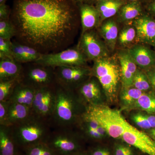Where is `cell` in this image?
<instances>
[{
    "label": "cell",
    "instance_id": "cell-1",
    "mask_svg": "<svg viewBox=\"0 0 155 155\" xmlns=\"http://www.w3.org/2000/svg\"><path fill=\"white\" fill-rule=\"evenodd\" d=\"M79 18L74 0H14L10 20L16 41L48 54L72 44Z\"/></svg>",
    "mask_w": 155,
    "mask_h": 155
},
{
    "label": "cell",
    "instance_id": "cell-2",
    "mask_svg": "<svg viewBox=\"0 0 155 155\" xmlns=\"http://www.w3.org/2000/svg\"><path fill=\"white\" fill-rule=\"evenodd\" d=\"M87 110V107L75 91L57 83L54 108L51 119L53 127H75Z\"/></svg>",
    "mask_w": 155,
    "mask_h": 155
},
{
    "label": "cell",
    "instance_id": "cell-3",
    "mask_svg": "<svg viewBox=\"0 0 155 155\" xmlns=\"http://www.w3.org/2000/svg\"><path fill=\"white\" fill-rule=\"evenodd\" d=\"M11 127L14 141L21 151L33 145L45 143L53 128L49 120L34 114L24 122Z\"/></svg>",
    "mask_w": 155,
    "mask_h": 155
},
{
    "label": "cell",
    "instance_id": "cell-4",
    "mask_svg": "<svg viewBox=\"0 0 155 155\" xmlns=\"http://www.w3.org/2000/svg\"><path fill=\"white\" fill-rule=\"evenodd\" d=\"M91 69V76L98 80L108 100L116 98L121 81V68L118 57H108L95 60Z\"/></svg>",
    "mask_w": 155,
    "mask_h": 155
},
{
    "label": "cell",
    "instance_id": "cell-5",
    "mask_svg": "<svg viewBox=\"0 0 155 155\" xmlns=\"http://www.w3.org/2000/svg\"><path fill=\"white\" fill-rule=\"evenodd\" d=\"M75 127H53L45 143L58 155H68L86 150L85 140Z\"/></svg>",
    "mask_w": 155,
    "mask_h": 155
},
{
    "label": "cell",
    "instance_id": "cell-6",
    "mask_svg": "<svg viewBox=\"0 0 155 155\" xmlns=\"http://www.w3.org/2000/svg\"><path fill=\"white\" fill-rule=\"evenodd\" d=\"M87 112L105 129L109 136L120 139L127 122L120 111L100 105L88 106Z\"/></svg>",
    "mask_w": 155,
    "mask_h": 155
},
{
    "label": "cell",
    "instance_id": "cell-7",
    "mask_svg": "<svg viewBox=\"0 0 155 155\" xmlns=\"http://www.w3.org/2000/svg\"><path fill=\"white\" fill-rule=\"evenodd\" d=\"M23 65L19 82L36 90L57 84L54 69L32 62Z\"/></svg>",
    "mask_w": 155,
    "mask_h": 155
},
{
    "label": "cell",
    "instance_id": "cell-8",
    "mask_svg": "<svg viewBox=\"0 0 155 155\" xmlns=\"http://www.w3.org/2000/svg\"><path fill=\"white\" fill-rule=\"evenodd\" d=\"M87 61L77 46L57 53L42 54L35 63L54 68L67 66H86Z\"/></svg>",
    "mask_w": 155,
    "mask_h": 155
},
{
    "label": "cell",
    "instance_id": "cell-9",
    "mask_svg": "<svg viewBox=\"0 0 155 155\" xmlns=\"http://www.w3.org/2000/svg\"><path fill=\"white\" fill-rule=\"evenodd\" d=\"M54 69L57 83L70 90L75 91L91 76V69L86 66H67Z\"/></svg>",
    "mask_w": 155,
    "mask_h": 155
},
{
    "label": "cell",
    "instance_id": "cell-10",
    "mask_svg": "<svg viewBox=\"0 0 155 155\" xmlns=\"http://www.w3.org/2000/svg\"><path fill=\"white\" fill-rule=\"evenodd\" d=\"M78 47L87 60L94 61L109 56L110 51L105 43L94 29L87 31L81 35Z\"/></svg>",
    "mask_w": 155,
    "mask_h": 155
},
{
    "label": "cell",
    "instance_id": "cell-11",
    "mask_svg": "<svg viewBox=\"0 0 155 155\" xmlns=\"http://www.w3.org/2000/svg\"><path fill=\"white\" fill-rule=\"evenodd\" d=\"M120 140L143 153L155 155V140L148 134L137 130L128 122Z\"/></svg>",
    "mask_w": 155,
    "mask_h": 155
},
{
    "label": "cell",
    "instance_id": "cell-12",
    "mask_svg": "<svg viewBox=\"0 0 155 155\" xmlns=\"http://www.w3.org/2000/svg\"><path fill=\"white\" fill-rule=\"evenodd\" d=\"M102 87L96 78L91 76L81 84L75 91L86 106L103 105Z\"/></svg>",
    "mask_w": 155,
    "mask_h": 155
},
{
    "label": "cell",
    "instance_id": "cell-13",
    "mask_svg": "<svg viewBox=\"0 0 155 155\" xmlns=\"http://www.w3.org/2000/svg\"><path fill=\"white\" fill-rule=\"evenodd\" d=\"M76 127L80 128L79 132L85 141L91 142L93 144L100 143L108 135L105 129L91 116L87 110Z\"/></svg>",
    "mask_w": 155,
    "mask_h": 155
},
{
    "label": "cell",
    "instance_id": "cell-14",
    "mask_svg": "<svg viewBox=\"0 0 155 155\" xmlns=\"http://www.w3.org/2000/svg\"><path fill=\"white\" fill-rule=\"evenodd\" d=\"M136 31V40L155 47V20L147 15H141L133 22Z\"/></svg>",
    "mask_w": 155,
    "mask_h": 155
},
{
    "label": "cell",
    "instance_id": "cell-15",
    "mask_svg": "<svg viewBox=\"0 0 155 155\" xmlns=\"http://www.w3.org/2000/svg\"><path fill=\"white\" fill-rule=\"evenodd\" d=\"M117 57L121 68L122 88L133 86L134 79L137 70V66L128 50H119Z\"/></svg>",
    "mask_w": 155,
    "mask_h": 155
},
{
    "label": "cell",
    "instance_id": "cell-16",
    "mask_svg": "<svg viewBox=\"0 0 155 155\" xmlns=\"http://www.w3.org/2000/svg\"><path fill=\"white\" fill-rule=\"evenodd\" d=\"M77 4L82 28L81 34L99 26L101 24L100 14L95 6L85 3Z\"/></svg>",
    "mask_w": 155,
    "mask_h": 155
},
{
    "label": "cell",
    "instance_id": "cell-17",
    "mask_svg": "<svg viewBox=\"0 0 155 155\" xmlns=\"http://www.w3.org/2000/svg\"><path fill=\"white\" fill-rule=\"evenodd\" d=\"M128 51L137 66L147 70L155 67V51L142 45L133 46Z\"/></svg>",
    "mask_w": 155,
    "mask_h": 155
},
{
    "label": "cell",
    "instance_id": "cell-18",
    "mask_svg": "<svg viewBox=\"0 0 155 155\" xmlns=\"http://www.w3.org/2000/svg\"><path fill=\"white\" fill-rule=\"evenodd\" d=\"M23 68V64L14 59H0V81L18 80L19 81Z\"/></svg>",
    "mask_w": 155,
    "mask_h": 155
},
{
    "label": "cell",
    "instance_id": "cell-19",
    "mask_svg": "<svg viewBox=\"0 0 155 155\" xmlns=\"http://www.w3.org/2000/svg\"><path fill=\"white\" fill-rule=\"evenodd\" d=\"M33 115L32 109L28 106L10 102L7 126H13L24 122Z\"/></svg>",
    "mask_w": 155,
    "mask_h": 155
},
{
    "label": "cell",
    "instance_id": "cell-20",
    "mask_svg": "<svg viewBox=\"0 0 155 155\" xmlns=\"http://www.w3.org/2000/svg\"><path fill=\"white\" fill-rule=\"evenodd\" d=\"M21 152L14 141L11 126L0 125V155H18Z\"/></svg>",
    "mask_w": 155,
    "mask_h": 155
},
{
    "label": "cell",
    "instance_id": "cell-21",
    "mask_svg": "<svg viewBox=\"0 0 155 155\" xmlns=\"http://www.w3.org/2000/svg\"><path fill=\"white\" fill-rule=\"evenodd\" d=\"M100 26L99 32L104 42L110 51H113L118 41V28L116 22L113 19L104 21Z\"/></svg>",
    "mask_w": 155,
    "mask_h": 155
},
{
    "label": "cell",
    "instance_id": "cell-22",
    "mask_svg": "<svg viewBox=\"0 0 155 155\" xmlns=\"http://www.w3.org/2000/svg\"><path fill=\"white\" fill-rule=\"evenodd\" d=\"M36 90L19 82L15 87L9 101L31 108Z\"/></svg>",
    "mask_w": 155,
    "mask_h": 155
},
{
    "label": "cell",
    "instance_id": "cell-23",
    "mask_svg": "<svg viewBox=\"0 0 155 155\" xmlns=\"http://www.w3.org/2000/svg\"><path fill=\"white\" fill-rule=\"evenodd\" d=\"M56 84L48 87L43 103L34 115L51 121L55 103Z\"/></svg>",
    "mask_w": 155,
    "mask_h": 155
},
{
    "label": "cell",
    "instance_id": "cell-24",
    "mask_svg": "<svg viewBox=\"0 0 155 155\" xmlns=\"http://www.w3.org/2000/svg\"><path fill=\"white\" fill-rule=\"evenodd\" d=\"M125 3L123 0H110L97 2L95 7L99 13L101 24L116 15Z\"/></svg>",
    "mask_w": 155,
    "mask_h": 155
},
{
    "label": "cell",
    "instance_id": "cell-25",
    "mask_svg": "<svg viewBox=\"0 0 155 155\" xmlns=\"http://www.w3.org/2000/svg\"><path fill=\"white\" fill-rule=\"evenodd\" d=\"M142 7L139 1L129 2L121 7L119 12V18L121 22L134 20L141 15Z\"/></svg>",
    "mask_w": 155,
    "mask_h": 155
},
{
    "label": "cell",
    "instance_id": "cell-26",
    "mask_svg": "<svg viewBox=\"0 0 155 155\" xmlns=\"http://www.w3.org/2000/svg\"><path fill=\"white\" fill-rule=\"evenodd\" d=\"M132 108L155 114V93L149 91L143 93Z\"/></svg>",
    "mask_w": 155,
    "mask_h": 155
},
{
    "label": "cell",
    "instance_id": "cell-27",
    "mask_svg": "<svg viewBox=\"0 0 155 155\" xmlns=\"http://www.w3.org/2000/svg\"><path fill=\"white\" fill-rule=\"evenodd\" d=\"M143 93L134 87L122 88L120 98L123 106L125 108H132Z\"/></svg>",
    "mask_w": 155,
    "mask_h": 155
},
{
    "label": "cell",
    "instance_id": "cell-28",
    "mask_svg": "<svg viewBox=\"0 0 155 155\" xmlns=\"http://www.w3.org/2000/svg\"><path fill=\"white\" fill-rule=\"evenodd\" d=\"M132 87L143 92L150 91L152 88L145 72L139 69L134 76Z\"/></svg>",
    "mask_w": 155,
    "mask_h": 155
},
{
    "label": "cell",
    "instance_id": "cell-29",
    "mask_svg": "<svg viewBox=\"0 0 155 155\" xmlns=\"http://www.w3.org/2000/svg\"><path fill=\"white\" fill-rule=\"evenodd\" d=\"M22 152L24 155H58L44 143L28 147Z\"/></svg>",
    "mask_w": 155,
    "mask_h": 155
},
{
    "label": "cell",
    "instance_id": "cell-30",
    "mask_svg": "<svg viewBox=\"0 0 155 155\" xmlns=\"http://www.w3.org/2000/svg\"><path fill=\"white\" fill-rule=\"evenodd\" d=\"M19 82L18 80L0 81V101H9L14 88Z\"/></svg>",
    "mask_w": 155,
    "mask_h": 155
},
{
    "label": "cell",
    "instance_id": "cell-31",
    "mask_svg": "<svg viewBox=\"0 0 155 155\" xmlns=\"http://www.w3.org/2000/svg\"><path fill=\"white\" fill-rule=\"evenodd\" d=\"M136 38V31L134 26L123 28L118 36V41L122 45L130 44Z\"/></svg>",
    "mask_w": 155,
    "mask_h": 155
},
{
    "label": "cell",
    "instance_id": "cell-32",
    "mask_svg": "<svg viewBox=\"0 0 155 155\" xmlns=\"http://www.w3.org/2000/svg\"><path fill=\"white\" fill-rule=\"evenodd\" d=\"M16 34L15 28L10 19L0 20V37L11 40Z\"/></svg>",
    "mask_w": 155,
    "mask_h": 155
},
{
    "label": "cell",
    "instance_id": "cell-33",
    "mask_svg": "<svg viewBox=\"0 0 155 155\" xmlns=\"http://www.w3.org/2000/svg\"><path fill=\"white\" fill-rule=\"evenodd\" d=\"M135 149L134 147L122 140L115 143L113 150L114 155H137Z\"/></svg>",
    "mask_w": 155,
    "mask_h": 155
},
{
    "label": "cell",
    "instance_id": "cell-34",
    "mask_svg": "<svg viewBox=\"0 0 155 155\" xmlns=\"http://www.w3.org/2000/svg\"><path fill=\"white\" fill-rule=\"evenodd\" d=\"M12 55L13 58L22 64H27V61L23 45L17 41H12Z\"/></svg>",
    "mask_w": 155,
    "mask_h": 155
},
{
    "label": "cell",
    "instance_id": "cell-35",
    "mask_svg": "<svg viewBox=\"0 0 155 155\" xmlns=\"http://www.w3.org/2000/svg\"><path fill=\"white\" fill-rule=\"evenodd\" d=\"M133 122L138 127L142 129L150 130L152 127L147 117V114L143 113H139L133 114L131 117Z\"/></svg>",
    "mask_w": 155,
    "mask_h": 155
},
{
    "label": "cell",
    "instance_id": "cell-36",
    "mask_svg": "<svg viewBox=\"0 0 155 155\" xmlns=\"http://www.w3.org/2000/svg\"><path fill=\"white\" fill-rule=\"evenodd\" d=\"M87 150L90 155H114L113 150L101 143H94Z\"/></svg>",
    "mask_w": 155,
    "mask_h": 155
},
{
    "label": "cell",
    "instance_id": "cell-37",
    "mask_svg": "<svg viewBox=\"0 0 155 155\" xmlns=\"http://www.w3.org/2000/svg\"><path fill=\"white\" fill-rule=\"evenodd\" d=\"M14 59L12 55V41L0 37V59Z\"/></svg>",
    "mask_w": 155,
    "mask_h": 155
},
{
    "label": "cell",
    "instance_id": "cell-38",
    "mask_svg": "<svg viewBox=\"0 0 155 155\" xmlns=\"http://www.w3.org/2000/svg\"><path fill=\"white\" fill-rule=\"evenodd\" d=\"M10 101H0V125L7 126V117Z\"/></svg>",
    "mask_w": 155,
    "mask_h": 155
},
{
    "label": "cell",
    "instance_id": "cell-39",
    "mask_svg": "<svg viewBox=\"0 0 155 155\" xmlns=\"http://www.w3.org/2000/svg\"><path fill=\"white\" fill-rule=\"evenodd\" d=\"M11 13V9L6 3L0 5V20H9Z\"/></svg>",
    "mask_w": 155,
    "mask_h": 155
},
{
    "label": "cell",
    "instance_id": "cell-40",
    "mask_svg": "<svg viewBox=\"0 0 155 155\" xmlns=\"http://www.w3.org/2000/svg\"><path fill=\"white\" fill-rule=\"evenodd\" d=\"M146 74L151 85L155 91V67L145 70Z\"/></svg>",
    "mask_w": 155,
    "mask_h": 155
},
{
    "label": "cell",
    "instance_id": "cell-41",
    "mask_svg": "<svg viewBox=\"0 0 155 155\" xmlns=\"http://www.w3.org/2000/svg\"><path fill=\"white\" fill-rule=\"evenodd\" d=\"M68 155H90L87 149L86 150H83L80 151L78 152L73 153Z\"/></svg>",
    "mask_w": 155,
    "mask_h": 155
},
{
    "label": "cell",
    "instance_id": "cell-42",
    "mask_svg": "<svg viewBox=\"0 0 155 155\" xmlns=\"http://www.w3.org/2000/svg\"><path fill=\"white\" fill-rule=\"evenodd\" d=\"M148 9L150 12L155 16V0L151 4H150Z\"/></svg>",
    "mask_w": 155,
    "mask_h": 155
},
{
    "label": "cell",
    "instance_id": "cell-43",
    "mask_svg": "<svg viewBox=\"0 0 155 155\" xmlns=\"http://www.w3.org/2000/svg\"><path fill=\"white\" fill-rule=\"evenodd\" d=\"M148 135H149L153 140H155V127L150 129L149 131L148 132Z\"/></svg>",
    "mask_w": 155,
    "mask_h": 155
},
{
    "label": "cell",
    "instance_id": "cell-44",
    "mask_svg": "<svg viewBox=\"0 0 155 155\" xmlns=\"http://www.w3.org/2000/svg\"><path fill=\"white\" fill-rule=\"evenodd\" d=\"M77 4L85 3V4H91V3L94 2V0H74Z\"/></svg>",
    "mask_w": 155,
    "mask_h": 155
},
{
    "label": "cell",
    "instance_id": "cell-45",
    "mask_svg": "<svg viewBox=\"0 0 155 155\" xmlns=\"http://www.w3.org/2000/svg\"><path fill=\"white\" fill-rule=\"evenodd\" d=\"M7 1V0H0V5L5 4V3H6V2Z\"/></svg>",
    "mask_w": 155,
    "mask_h": 155
},
{
    "label": "cell",
    "instance_id": "cell-46",
    "mask_svg": "<svg viewBox=\"0 0 155 155\" xmlns=\"http://www.w3.org/2000/svg\"><path fill=\"white\" fill-rule=\"evenodd\" d=\"M110 1V0H94V2L97 3L98 2H103V1Z\"/></svg>",
    "mask_w": 155,
    "mask_h": 155
},
{
    "label": "cell",
    "instance_id": "cell-47",
    "mask_svg": "<svg viewBox=\"0 0 155 155\" xmlns=\"http://www.w3.org/2000/svg\"><path fill=\"white\" fill-rule=\"evenodd\" d=\"M124 1V0H123ZM126 1H128L129 2H134V1H138V0H126Z\"/></svg>",
    "mask_w": 155,
    "mask_h": 155
},
{
    "label": "cell",
    "instance_id": "cell-48",
    "mask_svg": "<svg viewBox=\"0 0 155 155\" xmlns=\"http://www.w3.org/2000/svg\"><path fill=\"white\" fill-rule=\"evenodd\" d=\"M18 155H24V154L23 152H22V151H21V152L19 153V154Z\"/></svg>",
    "mask_w": 155,
    "mask_h": 155
},
{
    "label": "cell",
    "instance_id": "cell-49",
    "mask_svg": "<svg viewBox=\"0 0 155 155\" xmlns=\"http://www.w3.org/2000/svg\"><path fill=\"white\" fill-rule=\"evenodd\" d=\"M144 155H148L146 154H144Z\"/></svg>",
    "mask_w": 155,
    "mask_h": 155
}]
</instances>
